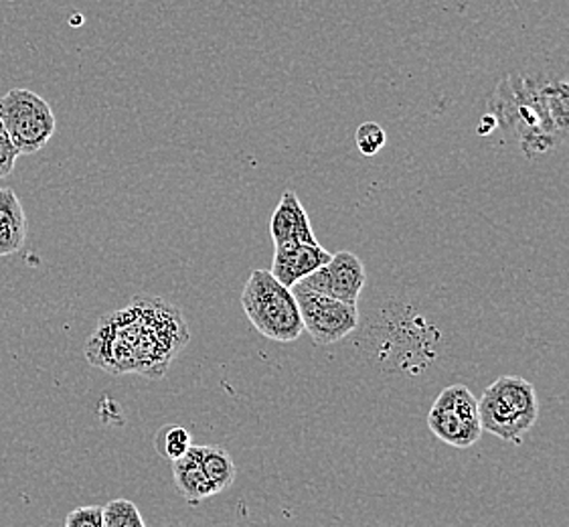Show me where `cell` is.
Masks as SVG:
<instances>
[{"mask_svg":"<svg viewBox=\"0 0 569 527\" xmlns=\"http://www.w3.org/2000/svg\"><path fill=\"white\" fill-rule=\"evenodd\" d=\"M355 142L363 157H373L388 145V135L377 122H363L361 127L357 128Z\"/></svg>","mask_w":569,"mask_h":527,"instance_id":"cell-15","label":"cell"},{"mask_svg":"<svg viewBox=\"0 0 569 527\" xmlns=\"http://www.w3.org/2000/svg\"><path fill=\"white\" fill-rule=\"evenodd\" d=\"M154 447L162 459L174 463L189 453V448L193 447V440L184 426L167 425L160 428L159 435L154 438Z\"/></svg>","mask_w":569,"mask_h":527,"instance_id":"cell-13","label":"cell"},{"mask_svg":"<svg viewBox=\"0 0 569 527\" xmlns=\"http://www.w3.org/2000/svg\"><path fill=\"white\" fill-rule=\"evenodd\" d=\"M428 428L450 447H475L485 432L480 425L479 400L465 384L448 386L430 408Z\"/></svg>","mask_w":569,"mask_h":527,"instance_id":"cell-5","label":"cell"},{"mask_svg":"<svg viewBox=\"0 0 569 527\" xmlns=\"http://www.w3.org/2000/svg\"><path fill=\"white\" fill-rule=\"evenodd\" d=\"M199 450H201V467L206 470L207 479L213 485L216 494L228 491L238 477V467L231 459V455L226 448L217 445L199 447Z\"/></svg>","mask_w":569,"mask_h":527,"instance_id":"cell-12","label":"cell"},{"mask_svg":"<svg viewBox=\"0 0 569 527\" xmlns=\"http://www.w3.org/2000/svg\"><path fill=\"white\" fill-rule=\"evenodd\" d=\"M0 120L19 155L46 149L58 128L49 102L24 88H14L0 98Z\"/></svg>","mask_w":569,"mask_h":527,"instance_id":"cell-4","label":"cell"},{"mask_svg":"<svg viewBox=\"0 0 569 527\" xmlns=\"http://www.w3.org/2000/svg\"><path fill=\"white\" fill-rule=\"evenodd\" d=\"M479 414L485 432L519 447L539 418L536 388L519 376H501L482 394Z\"/></svg>","mask_w":569,"mask_h":527,"instance_id":"cell-3","label":"cell"},{"mask_svg":"<svg viewBox=\"0 0 569 527\" xmlns=\"http://www.w3.org/2000/svg\"><path fill=\"white\" fill-rule=\"evenodd\" d=\"M103 527H147L137 504L114 499L103 507Z\"/></svg>","mask_w":569,"mask_h":527,"instance_id":"cell-14","label":"cell"},{"mask_svg":"<svg viewBox=\"0 0 569 527\" xmlns=\"http://www.w3.org/2000/svg\"><path fill=\"white\" fill-rule=\"evenodd\" d=\"M270 236L276 248L284 243H319L310 226L307 209L292 189H288L280 197V203L270 218Z\"/></svg>","mask_w":569,"mask_h":527,"instance_id":"cell-9","label":"cell"},{"mask_svg":"<svg viewBox=\"0 0 569 527\" xmlns=\"http://www.w3.org/2000/svg\"><path fill=\"white\" fill-rule=\"evenodd\" d=\"M66 527H103V507L86 505L69 511Z\"/></svg>","mask_w":569,"mask_h":527,"instance_id":"cell-16","label":"cell"},{"mask_svg":"<svg viewBox=\"0 0 569 527\" xmlns=\"http://www.w3.org/2000/svg\"><path fill=\"white\" fill-rule=\"evenodd\" d=\"M241 309L253 329L270 341L292 344L305 332L292 288L280 285L270 270L251 272L241 292Z\"/></svg>","mask_w":569,"mask_h":527,"instance_id":"cell-2","label":"cell"},{"mask_svg":"<svg viewBox=\"0 0 569 527\" xmlns=\"http://www.w3.org/2000/svg\"><path fill=\"white\" fill-rule=\"evenodd\" d=\"M367 282V272L361 258L353 252H337L315 275L305 278L300 285L320 292L325 297L341 300L345 305H357Z\"/></svg>","mask_w":569,"mask_h":527,"instance_id":"cell-7","label":"cell"},{"mask_svg":"<svg viewBox=\"0 0 569 527\" xmlns=\"http://www.w3.org/2000/svg\"><path fill=\"white\" fill-rule=\"evenodd\" d=\"M19 157H21V155L14 149L11 137H9L7 128H4L2 120H0V179L11 177Z\"/></svg>","mask_w":569,"mask_h":527,"instance_id":"cell-17","label":"cell"},{"mask_svg":"<svg viewBox=\"0 0 569 527\" xmlns=\"http://www.w3.org/2000/svg\"><path fill=\"white\" fill-rule=\"evenodd\" d=\"M330 258L332 253L327 252L320 243H284L273 252L270 275L286 288H295L298 282L329 264Z\"/></svg>","mask_w":569,"mask_h":527,"instance_id":"cell-8","label":"cell"},{"mask_svg":"<svg viewBox=\"0 0 569 527\" xmlns=\"http://www.w3.org/2000/svg\"><path fill=\"white\" fill-rule=\"evenodd\" d=\"M201 445H193L182 459L171 463L172 479L177 489L189 504L199 505L209 497H213L216 489L207 479L206 470L201 467Z\"/></svg>","mask_w":569,"mask_h":527,"instance_id":"cell-10","label":"cell"},{"mask_svg":"<svg viewBox=\"0 0 569 527\" xmlns=\"http://www.w3.org/2000/svg\"><path fill=\"white\" fill-rule=\"evenodd\" d=\"M27 216L12 189H0V258L21 252L27 241Z\"/></svg>","mask_w":569,"mask_h":527,"instance_id":"cell-11","label":"cell"},{"mask_svg":"<svg viewBox=\"0 0 569 527\" xmlns=\"http://www.w3.org/2000/svg\"><path fill=\"white\" fill-rule=\"evenodd\" d=\"M187 344L179 307L164 298L134 297L124 309L103 315L86 344V359L106 374L159 379Z\"/></svg>","mask_w":569,"mask_h":527,"instance_id":"cell-1","label":"cell"},{"mask_svg":"<svg viewBox=\"0 0 569 527\" xmlns=\"http://www.w3.org/2000/svg\"><path fill=\"white\" fill-rule=\"evenodd\" d=\"M297 298L305 332L319 347L339 344L349 337L359 325V310L357 305H345L341 300L325 297L298 282L292 288Z\"/></svg>","mask_w":569,"mask_h":527,"instance_id":"cell-6","label":"cell"}]
</instances>
